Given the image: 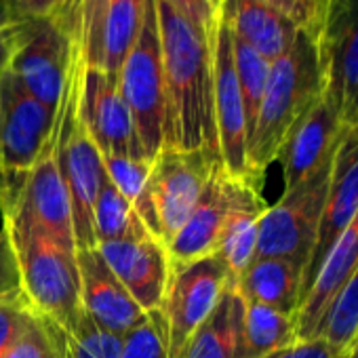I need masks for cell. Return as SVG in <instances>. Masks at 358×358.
<instances>
[{
	"instance_id": "6da1fadb",
	"label": "cell",
	"mask_w": 358,
	"mask_h": 358,
	"mask_svg": "<svg viewBox=\"0 0 358 358\" xmlns=\"http://www.w3.org/2000/svg\"><path fill=\"white\" fill-rule=\"evenodd\" d=\"M164 70V148L203 150L220 160L213 110V34L156 0Z\"/></svg>"
},
{
	"instance_id": "7a4b0ae2",
	"label": "cell",
	"mask_w": 358,
	"mask_h": 358,
	"mask_svg": "<svg viewBox=\"0 0 358 358\" xmlns=\"http://www.w3.org/2000/svg\"><path fill=\"white\" fill-rule=\"evenodd\" d=\"M322 93L324 80L316 34L301 30L293 47L270 64L255 131L249 141V169L255 182H264V175L276 162L289 131Z\"/></svg>"
},
{
	"instance_id": "3957f363",
	"label": "cell",
	"mask_w": 358,
	"mask_h": 358,
	"mask_svg": "<svg viewBox=\"0 0 358 358\" xmlns=\"http://www.w3.org/2000/svg\"><path fill=\"white\" fill-rule=\"evenodd\" d=\"M7 230L28 306L55 320L68 335L74 333L85 316L76 253L62 249L32 228L7 226Z\"/></svg>"
},
{
	"instance_id": "277c9868",
	"label": "cell",
	"mask_w": 358,
	"mask_h": 358,
	"mask_svg": "<svg viewBox=\"0 0 358 358\" xmlns=\"http://www.w3.org/2000/svg\"><path fill=\"white\" fill-rule=\"evenodd\" d=\"M80 62L83 57L76 51V57L72 62V68L64 87V95L55 114L57 160H59V171L70 194L76 251L97 247L95 234H93V207H95V199L99 194V186L103 179L101 154L76 114Z\"/></svg>"
},
{
	"instance_id": "5b68a950",
	"label": "cell",
	"mask_w": 358,
	"mask_h": 358,
	"mask_svg": "<svg viewBox=\"0 0 358 358\" xmlns=\"http://www.w3.org/2000/svg\"><path fill=\"white\" fill-rule=\"evenodd\" d=\"M55 114L7 70L0 76V213L15 201L24 175L51 137Z\"/></svg>"
},
{
	"instance_id": "8992f818",
	"label": "cell",
	"mask_w": 358,
	"mask_h": 358,
	"mask_svg": "<svg viewBox=\"0 0 358 358\" xmlns=\"http://www.w3.org/2000/svg\"><path fill=\"white\" fill-rule=\"evenodd\" d=\"M118 91L133 116L137 137L152 162L164 148V70H162V47L158 30L156 0H145V15L139 36L127 55L120 74Z\"/></svg>"
},
{
	"instance_id": "52a82bcc",
	"label": "cell",
	"mask_w": 358,
	"mask_h": 358,
	"mask_svg": "<svg viewBox=\"0 0 358 358\" xmlns=\"http://www.w3.org/2000/svg\"><path fill=\"white\" fill-rule=\"evenodd\" d=\"M331 169L333 156L299 184L287 188L274 205H268L259 220L255 257L289 259L306 274L324 209Z\"/></svg>"
},
{
	"instance_id": "ba28073f",
	"label": "cell",
	"mask_w": 358,
	"mask_h": 358,
	"mask_svg": "<svg viewBox=\"0 0 358 358\" xmlns=\"http://www.w3.org/2000/svg\"><path fill=\"white\" fill-rule=\"evenodd\" d=\"M7 226H24L45 234L62 249L76 253L74 215L70 194L59 171L55 124L41 156L24 175L11 207L3 211Z\"/></svg>"
},
{
	"instance_id": "9c48e42d",
	"label": "cell",
	"mask_w": 358,
	"mask_h": 358,
	"mask_svg": "<svg viewBox=\"0 0 358 358\" xmlns=\"http://www.w3.org/2000/svg\"><path fill=\"white\" fill-rule=\"evenodd\" d=\"M316 45L324 97L341 124L358 133V0H327Z\"/></svg>"
},
{
	"instance_id": "30bf717a",
	"label": "cell",
	"mask_w": 358,
	"mask_h": 358,
	"mask_svg": "<svg viewBox=\"0 0 358 358\" xmlns=\"http://www.w3.org/2000/svg\"><path fill=\"white\" fill-rule=\"evenodd\" d=\"M230 282V274L217 255L171 268L160 306L166 327L169 358H179L192 333L215 310Z\"/></svg>"
},
{
	"instance_id": "8fae6325",
	"label": "cell",
	"mask_w": 358,
	"mask_h": 358,
	"mask_svg": "<svg viewBox=\"0 0 358 358\" xmlns=\"http://www.w3.org/2000/svg\"><path fill=\"white\" fill-rule=\"evenodd\" d=\"M220 160L203 150L162 148L150 162V194L156 238L166 245L196 207L207 179Z\"/></svg>"
},
{
	"instance_id": "7c38bea8",
	"label": "cell",
	"mask_w": 358,
	"mask_h": 358,
	"mask_svg": "<svg viewBox=\"0 0 358 358\" xmlns=\"http://www.w3.org/2000/svg\"><path fill=\"white\" fill-rule=\"evenodd\" d=\"M259 188L262 186L251 182V179L232 177L230 173H226L222 162H217L190 217L186 220L182 230L164 245L171 268L213 255L230 213L238 205L262 194Z\"/></svg>"
},
{
	"instance_id": "4fadbf2b",
	"label": "cell",
	"mask_w": 358,
	"mask_h": 358,
	"mask_svg": "<svg viewBox=\"0 0 358 358\" xmlns=\"http://www.w3.org/2000/svg\"><path fill=\"white\" fill-rule=\"evenodd\" d=\"M76 114L101 156H127L148 160L135 131L133 116L118 91V80L85 66L78 70Z\"/></svg>"
},
{
	"instance_id": "5bb4252c",
	"label": "cell",
	"mask_w": 358,
	"mask_h": 358,
	"mask_svg": "<svg viewBox=\"0 0 358 358\" xmlns=\"http://www.w3.org/2000/svg\"><path fill=\"white\" fill-rule=\"evenodd\" d=\"M76 51V43L57 20H38L13 55L9 70L34 99L57 112Z\"/></svg>"
},
{
	"instance_id": "9a60e30c",
	"label": "cell",
	"mask_w": 358,
	"mask_h": 358,
	"mask_svg": "<svg viewBox=\"0 0 358 358\" xmlns=\"http://www.w3.org/2000/svg\"><path fill=\"white\" fill-rule=\"evenodd\" d=\"M213 110L222 166L232 177L255 182L249 169L247 120L232 59L230 30L222 20L217 22V28L213 32Z\"/></svg>"
},
{
	"instance_id": "2e32d148",
	"label": "cell",
	"mask_w": 358,
	"mask_h": 358,
	"mask_svg": "<svg viewBox=\"0 0 358 358\" xmlns=\"http://www.w3.org/2000/svg\"><path fill=\"white\" fill-rule=\"evenodd\" d=\"M97 249L143 312L160 310L171 276V262L166 247L154 234L99 243Z\"/></svg>"
},
{
	"instance_id": "e0dca14e",
	"label": "cell",
	"mask_w": 358,
	"mask_h": 358,
	"mask_svg": "<svg viewBox=\"0 0 358 358\" xmlns=\"http://www.w3.org/2000/svg\"><path fill=\"white\" fill-rule=\"evenodd\" d=\"M356 213H358V133L345 129L333 154V169H331L329 190L324 199V209H322L314 251L310 255L303 274V293L308 291L331 245L350 226Z\"/></svg>"
},
{
	"instance_id": "ac0fdd59",
	"label": "cell",
	"mask_w": 358,
	"mask_h": 358,
	"mask_svg": "<svg viewBox=\"0 0 358 358\" xmlns=\"http://www.w3.org/2000/svg\"><path fill=\"white\" fill-rule=\"evenodd\" d=\"M76 262L80 272L83 308L95 324L124 337L145 320L148 312H143L129 295L97 247L78 249Z\"/></svg>"
},
{
	"instance_id": "d6986e66",
	"label": "cell",
	"mask_w": 358,
	"mask_h": 358,
	"mask_svg": "<svg viewBox=\"0 0 358 358\" xmlns=\"http://www.w3.org/2000/svg\"><path fill=\"white\" fill-rule=\"evenodd\" d=\"M343 131L345 127L341 124L339 114L322 93L320 99L295 122L278 152L276 162L282 164L285 190L299 184L333 156Z\"/></svg>"
},
{
	"instance_id": "ffe728a7",
	"label": "cell",
	"mask_w": 358,
	"mask_h": 358,
	"mask_svg": "<svg viewBox=\"0 0 358 358\" xmlns=\"http://www.w3.org/2000/svg\"><path fill=\"white\" fill-rule=\"evenodd\" d=\"M356 268H358V213L331 245L308 291L303 293L295 318L299 339H314V333L324 312L329 310V306L333 303V299L337 297V293L341 291V287L345 285V280L352 276Z\"/></svg>"
},
{
	"instance_id": "44dd1931",
	"label": "cell",
	"mask_w": 358,
	"mask_h": 358,
	"mask_svg": "<svg viewBox=\"0 0 358 358\" xmlns=\"http://www.w3.org/2000/svg\"><path fill=\"white\" fill-rule=\"evenodd\" d=\"M220 20L270 64L282 57L301 32L293 20L259 0H222Z\"/></svg>"
},
{
	"instance_id": "7402d4cb",
	"label": "cell",
	"mask_w": 358,
	"mask_h": 358,
	"mask_svg": "<svg viewBox=\"0 0 358 358\" xmlns=\"http://www.w3.org/2000/svg\"><path fill=\"white\" fill-rule=\"evenodd\" d=\"M232 285L245 301L262 303L297 318L303 297V270L293 262L255 257Z\"/></svg>"
},
{
	"instance_id": "603a6c76",
	"label": "cell",
	"mask_w": 358,
	"mask_h": 358,
	"mask_svg": "<svg viewBox=\"0 0 358 358\" xmlns=\"http://www.w3.org/2000/svg\"><path fill=\"white\" fill-rule=\"evenodd\" d=\"M245 301L230 282L209 318L192 333L179 358H241Z\"/></svg>"
},
{
	"instance_id": "cb8c5ba5",
	"label": "cell",
	"mask_w": 358,
	"mask_h": 358,
	"mask_svg": "<svg viewBox=\"0 0 358 358\" xmlns=\"http://www.w3.org/2000/svg\"><path fill=\"white\" fill-rule=\"evenodd\" d=\"M145 15V0H112L99 36L97 62L93 68L118 80L120 68L131 53Z\"/></svg>"
},
{
	"instance_id": "d4e9b609",
	"label": "cell",
	"mask_w": 358,
	"mask_h": 358,
	"mask_svg": "<svg viewBox=\"0 0 358 358\" xmlns=\"http://www.w3.org/2000/svg\"><path fill=\"white\" fill-rule=\"evenodd\" d=\"M266 209L268 203L264 201L262 194H257L247 203L238 205L226 220V226L220 234L213 255L222 259L232 282H236V278L249 268V264L257 255L259 220Z\"/></svg>"
},
{
	"instance_id": "484cf974",
	"label": "cell",
	"mask_w": 358,
	"mask_h": 358,
	"mask_svg": "<svg viewBox=\"0 0 358 358\" xmlns=\"http://www.w3.org/2000/svg\"><path fill=\"white\" fill-rule=\"evenodd\" d=\"M297 339L295 316L282 314L262 303L245 301L241 358H262L295 343Z\"/></svg>"
},
{
	"instance_id": "4316f807",
	"label": "cell",
	"mask_w": 358,
	"mask_h": 358,
	"mask_svg": "<svg viewBox=\"0 0 358 358\" xmlns=\"http://www.w3.org/2000/svg\"><path fill=\"white\" fill-rule=\"evenodd\" d=\"M93 234L97 245L152 234L148 226L141 222V217L133 211V207L124 201V196L114 188L106 171L93 207Z\"/></svg>"
},
{
	"instance_id": "83f0119b",
	"label": "cell",
	"mask_w": 358,
	"mask_h": 358,
	"mask_svg": "<svg viewBox=\"0 0 358 358\" xmlns=\"http://www.w3.org/2000/svg\"><path fill=\"white\" fill-rule=\"evenodd\" d=\"M103 171L114 188L124 196L148 230L156 236V217L150 194V160L127 156H101Z\"/></svg>"
},
{
	"instance_id": "f1b7e54d",
	"label": "cell",
	"mask_w": 358,
	"mask_h": 358,
	"mask_svg": "<svg viewBox=\"0 0 358 358\" xmlns=\"http://www.w3.org/2000/svg\"><path fill=\"white\" fill-rule=\"evenodd\" d=\"M112 0H66L62 11L53 17L76 43L85 66H95L99 36L106 11Z\"/></svg>"
},
{
	"instance_id": "f546056e",
	"label": "cell",
	"mask_w": 358,
	"mask_h": 358,
	"mask_svg": "<svg viewBox=\"0 0 358 358\" xmlns=\"http://www.w3.org/2000/svg\"><path fill=\"white\" fill-rule=\"evenodd\" d=\"M232 41V59H234V70H236V80L245 106V120H247V143L253 137L259 106L264 99L268 74H270V62L264 59L255 49H251L247 43L230 34Z\"/></svg>"
},
{
	"instance_id": "4dcf8cb0",
	"label": "cell",
	"mask_w": 358,
	"mask_h": 358,
	"mask_svg": "<svg viewBox=\"0 0 358 358\" xmlns=\"http://www.w3.org/2000/svg\"><path fill=\"white\" fill-rule=\"evenodd\" d=\"M68 333L49 316L28 308L22 331L5 358H66Z\"/></svg>"
},
{
	"instance_id": "1f68e13d",
	"label": "cell",
	"mask_w": 358,
	"mask_h": 358,
	"mask_svg": "<svg viewBox=\"0 0 358 358\" xmlns=\"http://www.w3.org/2000/svg\"><path fill=\"white\" fill-rule=\"evenodd\" d=\"M314 337L329 341L341 352H345L358 337V268L324 312Z\"/></svg>"
},
{
	"instance_id": "d6a6232c",
	"label": "cell",
	"mask_w": 358,
	"mask_h": 358,
	"mask_svg": "<svg viewBox=\"0 0 358 358\" xmlns=\"http://www.w3.org/2000/svg\"><path fill=\"white\" fill-rule=\"evenodd\" d=\"M122 337L95 324L87 314L78 329L68 335L66 358H120Z\"/></svg>"
},
{
	"instance_id": "836d02e7",
	"label": "cell",
	"mask_w": 358,
	"mask_h": 358,
	"mask_svg": "<svg viewBox=\"0 0 358 358\" xmlns=\"http://www.w3.org/2000/svg\"><path fill=\"white\" fill-rule=\"evenodd\" d=\"M120 358H169L166 327L160 310L148 312L145 320L122 337Z\"/></svg>"
},
{
	"instance_id": "e575fe53",
	"label": "cell",
	"mask_w": 358,
	"mask_h": 358,
	"mask_svg": "<svg viewBox=\"0 0 358 358\" xmlns=\"http://www.w3.org/2000/svg\"><path fill=\"white\" fill-rule=\"evenodd\" d=\"M15 301H26V297L22 291V278H20V266H17L13 241L7 230L5 217L0 213V303H15Z\"/></svg>"
},
{
	"instance_id": "d590c367",
	"label": "cell",
	"mask_w": 358,
	"mask_h": 358,
	"mask_svg": "<svg viewBox=\"0 0 358 358\" xmlns=\"http://www.w3.org/2000/svg\"><path fill=\"white\" fill-rule=\"evenodd\" d=\"M259 3L280 11L289 20H293L301 30L318 34L324 9H327V0H259Z\"/></svg>"
},
{
	"instance_id": "8d00e7d4",
	"label": "cell",
	"mask_w": 358,
	"mask_h": 358,
	"mask_svg": "<svg viewBox=\"0 0 358 358\" xmlns=\"http://www.w3.org/2000/svg\"><path fill=\"white\" fill-rule=\"evenodd\" d=\"M160 3L169 5L175 13H179L186 22L209 36L217 28L220 11L213 5V0H160Z\"/></svg>"
},
{
	"instance_id": "74e56055",
	"label": "cell",
	"mask_w": 358,
	"mask_h": 358,
	"mask_svg": "<svg viewBox=\"0 0 358 358\" xmlns=\"http://www.w3.org/2000/svg\"><path fill=\"white\" fill-rule=\"evenodd\" d=\"M30 306L26 301H15V303H0V358H5L9 350L13 348L22 324L26 310Z\"/></svg>"
},
{
	"instance_id": "f35d334b",
	"label": "cell",
	"mask_w": 358,
	"mask_h": 358,
	"mask_svg": "<svg viewBox=\"0 0 358 358\" xmlns=\"http://www.w3.org/2000/svg\"><path fill=\"white\" fill-rule=\"evenodd\" d=\"M343 354L345 352L337 350L329 341L314 337V339H297L295 343L262 358H343Z\"/></svg>"
},
{
	"instance_id": "ab89813d",
	"label": "cell",
	"mask_w": 358,
	"mask_h": 358,
	"mask_svg": "<svg viewBox=\"0 0 358 358\" xmlns=\"http://www.w3.org/2000/svg\"><path fill=\"white\" fill-rule=\"evenodd\" d=\"M32 28H34V22H15V24L0 28V76L9 70L13 55L26 43Z\"/></svg>"
},
{
	"instance_id": "60d3db41",
	"label": "cell",
	"mask_w": 358,
	"mask_h": 358,
	"mask_svg": "<svg viewBox=\"0 0 358 358\" xmlns=\"http://www.w3.org/2000/svg\"><path fill=\"white\" fill-rule=\"evenodd\" d=\"M17 20L22 22H38V20H49L55 17L66 0H9Z\"/></svg>"
},
{
	"instance_id": "b9f144b4",
	"label": "cell",
	"mask_w": 358,
	"mask_h": 358,
	"mask_svg": "<svg viewBox=\"0 0 358 358\" xmlns=\"http://www.w3.org/2000/svg\"><path fill=\"white\" fill-rule=\"evenodd\" d=\"M15 22H22V20H17L11 3H9V0H0V28H5L9 24H15Z\"/></svg>"
},
{
	"instance_id": "7bdbcfd3",
	"label": "cell",
	"mask_w": 358,
	"mask_h": 358,
	"mask_svg": "<svg viewBox=\"0 0 358 358\" xmlns=\"http://www.w3.org/2000/svg\"><path fill=\"white\" fill-rule=\"evenodd\" d=\"M343 358H358V337H356V339H354V343L345 350Z\"/></svg>"
},
{
	"instance_id": "ee69618b",
	"label": "cell",
	"mask_w": 358,
	"mask_h": 358,
	"mask_svg": "<svg viewBox=\"0 0 358 358\" xmlns=\"http://www.w3.org/2000/svg\"><path fill=\"white\" fill-rule=\"evenodd\" d=\"M213 5L217 7V11H220V5H222V0H213Z\"/></svg>"
}]
</instances>
